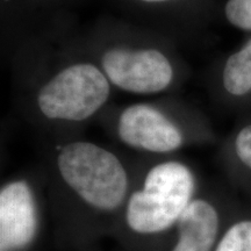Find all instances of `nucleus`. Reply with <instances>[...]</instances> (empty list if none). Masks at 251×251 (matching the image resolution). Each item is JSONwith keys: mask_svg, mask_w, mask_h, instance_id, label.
<instances>
[{"mask_svg": "<svg viewBox=\"0 0 251 251\" xmlns=\"http://www.w3.org/2000/svg\"><path fill=\"white\" fill-rule=\"evenodd\" d=\"M194 178L186 165L164 162L147 175L142 190L131 194L126 208V222L140 235H156L177 225L192 201Z\"/></svg>", "mask_w": 251, "mask_h": 251, "instance_id": "f257e3e1", "label": "nucleus"}, {"mask_svg": "<svg viewBox=\"0 0 251 251\" xmlns=\"http://www.w3.org/2000/svg\"><path fill=\"white\" fill-rule=\"evenodd\" d=\"M63 180L94 209L111 212L124 202L128 177L114 153L90 142L63 147L57 157Z\"/></svg>", "mask_w": 251, "mask_h": 251, "instance_id": "f03ea898", "label": "nucleus"}, {"mask_svg": "<svg viewBox=\"0 0 251 251\" xmlns=\"http://www.w3.org/2000/svg\"><path fill=\"white\" fill-rule=\"evenodd\" d=\"M109 84L92 64L71 65L52 78L39 94V107L49 119L81 121L106 102Z\"/></svg>", "mask_w": 251, "mask_h": 251, "instance_id": "7ed1b4c3", "label": "nucleus"}, {"mask_svg": "<svg viewBox=\"0 0 251 251\" xmlns=\"http://www.w3.org/2000/svg\"><path fill=\"white\" fill-rule=\"evenodd\" d=\"M102 67L114 85L134 93L159 92L174 77L169 59L156 49H109Z\"/></svg>", "mask_w": 251, "mask_h": 251, "instance_id": "20e7f679", "label": "nucleus"}, {"mask_svg": "<svg viewBox=\"0 0 251 251\" xmlns=\"http://www.w3.org/2000/svg\"><path fill=\"white\" fill-rule=\"evenodd\" d=\"M37 212L29 185L6 184L0 191V251H23L37 233Z\"/></svg>", "mask_w": 251, "mask_h": 251, "instance_id": "39448f33", "label": "nucleus"}, {"mask_svg": "<svg viewBox=\"0 0 251 251\" xmlns=\"http://www.w3.org/2000/svg\"><path fill=\"white\" fill-rule=\"evenodd\" d=\"M118 131L126 144L151 152L174 151L183 143L179 129L158 109L143 103L122 112Z\"/></svg>", "mask_w": 251, "mask_h": 251, "instance_id": "423d86ee", "label": "nucleus"}, {"mask_svg": "<svg viewBox=\"0 0 251 251\" xmlns=\"http://www.w3.org/2000/svg\"><path fill=\"white\" fill-rule=\"evenodd\" d=\"M176 226L177 241L171 251H212L219 233V215L208 201L196 199Z\"/></svg>", "mask_w": 251, "mask_h": 251, "instance_id": "0eeeda50", "label": "nucleus"}, {"mask_svg": "<svg viewBox=\"0 0 251 251\" xmlns=\"http://www.w3.org/2000/svg\"><path fill=\"white\" fill-rule=\"evenodd\" d=\"M225 89L234 96L251 91V40L228 58L224 70Z\"/></svg>", "mask_w": 251, "mask_h": 251, "instance_id": "6e6552de", "label": "nucleus"}, {"mask_svg": "<svg viewBox=\"0 0 251 251\" xmlns=\"http://www.w3.org/2000/svg\"><path fill=\"white\" fill-rule=\"evenodd\" d=\"M215 251H251V221H241L231 226Z\"/></svg>", "mask_w": 251, "mask_h": 251, "instance_id": "1a4fd4ad", "label": "nucleus"}, {"mask_svg": "<svg viewBox=\"0 0 251 251\" xmlns=\"http://www.w3.org/2000/svg\"><path fill=\"white\" fill-rule=\"evenodd\" d=\"M226 17L235 27L251 30V0H228Z\"/></svg>", "mask_w": 251, "mask_h": 251, "instance_id": "9d476101", "label": "nucleus"}, {"mask_svg": "<svg viewBox=\"0 0 251 251\" xmlns=\"http://www.w3.org/2000/svg\"><path fill=\"white\" fill-rule=\"evenodd\" d=\"M235 150L238 158L251 169V126L243 128L235 141Z\"/></svg>", "mask_w": 251, "mask_h": 251, "instance_id": "9b49d317", "label": "nucleus"}, {"mask_svg": "<svg viewBox=\"0 0 251 251\" xmlns=\"http://www.w3.org/2000/svg\"><path fill=\"white\" fill-rule=\"evenodd\" d=\"M142 1H146V2H161V1H166V0H142Z\"/></svg>", "mask_w": 251, "mask_h": 251, "instance_id": "f8f14e48", "label": "nucleus"}]
</instances>
